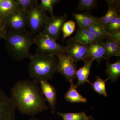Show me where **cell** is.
I'll list each match as a JSON object with an SVG mask.
<instances>
[{
    "label": "cell",
    "mask_w": 120,
    "mask_h": 120,
    "mask_svg": "<svg viewBox=\"0 0 120 120\" xmlns=\"http://www.w3.org/2000/svg\"><path fill=\"white\" fill-rule=\"evenodd\" d=\"M39 83L34 80H20L12 88L11 98L22 113L35 115L48 109Z\"/></svg>",
    "instance_id": "6da1fadb"
},
{
    "label": "cell",
    "mask_w": 120,
    "mask_h": 120,
    "mask_svg": "<svg viewBox=\"0 0 120 120\" xmlns=\"http://www.w3.org/2000/svg\"><path fill=\"white\" fill-rule=\"evenodd\" d=\"M34 35L26 30H10L7 32L4 39L5 46L13 60L20 61L31 58L33 55L30 52V48L34 44Z\"/></svg>",
    "instance_id": "7a4b0ae2"
},
{
    "label": "cell",
    "mask_w": 120,
    "mask_h": 120,
    "mask_svg": "<svg viewBox=\"0 0 120 120\" xmlns=\"http://www.w3.org/2000/svg\"><path fill=\"white\" fill-rule=\"evenodd\" d=\"M30 59L28 71L35 82L51 79L57 72L58 58L55 56L36 52Z\"/></svg>",
    "instance_id": "3957f363"
},
{
    "label": "cell",
    "mask_w": 120,
    "mask_h": 120,
    "mask_svg": "<svg viewBox=\"0 0 120 120\" xmlns=\"http://www.w3.org/2000/svg\"><path fill=\"white\" fill-rule=\"evenodd\" d=\"M27 26L31 34H38L41 31L49 16L46 11L42 8L38 1L26 13Z\"/></svg>",
    "instance_id": "277c9868"
},
{
    "label": "cell",
    "mask_w": 120,
    "mask_h": 120,
    "mask_svg": "<svg viewBox=\"0 0 120 120\" xmlns=\"http://www.w3.org/2000/svg\"><path fill=\"white\" fill-rule=\"evenodd\" d=\"M34 43L37 46V52L54 56L64 54L65 47L46 35L39 33L34 37Z\"/></svg>",
    "instance_id": "5b68a950"
},
{
    "label": "cell",
    "mask_w": 120,
    "mask_h": 120,
    "mask_svg": "<svg viewBox=\"0 0 120 120\" xmlns=\"http://www.w3.org/2000/svg\"><path fill=\"white\" fill-rule=\"evenodd\" d=\"M68 16L67 14H65L60 16L54 15L49 17L40 33L56 41L59 38L62 26L66 22Z\"/></svg>",
    "instance_id": "8992f818"
},
{
    "label": "cell",
    "mask_w": 120,
    "mask_h": 120,
    "mask_svg": "<svg viewBox=\"0 0 120 120\" xmlns=\"http://www.w3.org/2000/svg\"><path fill=\"white\" fill-rule=\"evenodd\" d=\"M57 72L64 76L71 82L76 78L77 70L76 63L73 59L67 54H62L58 56Z\"/></svg>",
    "instance_id": "52a82bcc"
},
{
    "label": "cell",
    "mask_w": 120,
    "mask_h": 120,
    "mask_svg": "<svg viewBox=\"0 0 120 120\" xmlns=\"http://www.w3.org/2000/svg\"><path fill=\"white\" fill-rule=\"evenodd\" d=\"M6 27L15 31L26 30V13L22 9L15 11L9 15L4 22Z\"/></svg>",
    "instance_id": "ba28073f"
},
{
    "label": "cell",
    "mask_w": 120,
    "mask_h": 120,
    "mask_svg": "<svg viewBox=\"0 0 120 120\" xmlns=\"http://www.w3.org/2000/svg\"><path fill=\"white\" fill-rule=\"evenodd\" d=\"M65 47V53L72 58L75 63L85 60L88 45H83L70 39Z\"/></svg>",
    "instance_id": "9c48e42d"
},
{
    "label": "cell",
    "mask_w": 120,
    "mask_h": 120,
    "mask_svg": "<svg viewBox=\"0 0 120 120\" xmlns=\"http://www.w3.org/2000/svg\"><path fill=\"white\" fill-rule=\"evenodd\" d=\"M105 53L104 39H100L88 45L84 60L94 59L99 64L104 58Z\"/></svg>",
    "instance_id": "30bf717a"
},
{
    "label": "cell",
    "mask_w": 120,
    "mask_h": 120,
    "mask_svg": "<svg viewBox=\"0 0 120 120\" xmlns=\"http://www.w3.org/2000/svg\"><path fill=\"white\" fill-rule=\"evenodd\" d=\"M40 87L45 98L53 110L55 109L56 103V92L55 87L47 80L40 81Z\"/></svg>",
    "instance_id": "8fae6325"
},
{
    "label": "cell",
    "mask_w": 120,
    "mask_h": 120,
    "mask_svg": "<svg viewBox=\"0 0 120 120\" xmlns=\"http://www.w3.org/2000/svg\"><path fill=\"white\" fill-rule=\"evenodd\" d=\"M72 15L79 28H87L100 23V17H95L88 12L73 13Z\"/></svg>",
    "instance_id": "7c38bea8"
},
{
    "label": "cell",
    "mask_w": 120,
    "mask_h": 120,
    "mask_svg": "<svg viewBox=\"0 0 120 120\" xmlns=\"http://www.w3.org/2000/svg\"><path fill=\"white\" fill-rule=\"evenodd\" d=\"M94 60V59H92L84 61V64L83 66L76 71V77L77 79V81L76 86L77 87L86 83L90 84L91 83L88 80V77L92 62Z\"/></svg>",
    "instance_id": "4fadbf2b"
},
{
    "label": "cell",
    "mask_w": 120,
    "mask_h": 120,
    "mask_svg": "<svg viewBox=\"0 0 120 120\" xmlns=\"http://www.w3.org/2000/svg\"><path fill=\"white\" fill-rule=\"evenodd\" d=\"M71 39L87 45L100 39H103L96 37L86 28L79 27L74 37Z\"/></svg>",
    "instance_id": "5bb4252c"
},
{
    "label": "cell",
    "mask_w": 120,
    "mask_h": 120,
    "mask_svg": "<svg viewBox=\"0 0 120 120\" xmlns=\"http://www.w3.org/2000/svg\"><path fill=\"white\" fill-rule=\"evenodd\" d=\"M19 9L15 0H0V20L4 22L9 15Z\"/></svg>",
    "instance_id": "9a60e30c"
},
{
    "label": "cell",
    "mask_w": 120,
    "mask_h": 120,
    "mask_svg": "<svg viewBox=\"0 0 120 120\" xmlns=\"http://www.w3.org/2000/svg\"><path fill=\"white\" fill-rule=\"evenodd\" d=\"M71 86L65 94V99L71 103H86L87 100L77 91V87L73 83L71 82Z\"/></svg>",
    "instance_id": "2e32d148"
},
{
    "label": "cell",
    "mask_w": 120,
    "mask_h": 120,
    "mask_svg": "<svg viewBox=\"0 0 120 120\" xmlns=\"http://www.w3.org/2000/svg\"><path fill=\"white\" fill-rule=\"evenodd\" d=\"M106 69L107 80L116 82L120 76V60L118 59L113 63H110L109 60H106Z\"/></svg>",
    "instance_id": "e0dca14e"
},
{
    "label": "cell",
    "mask_w": 120,
    "mask_h": 120,
    "mask_svg": "<svg viewBox=\"0 0 120 120\" xmlns=\"http://www.w3.org/2000/svg\"><path fill=\"white\" fill-rule=\"evenodd\" d=\"M85 28L99 38L105 39L108 38L109 37V32L106 31L104 27L100 23L95 24Z\"/></svg>",
    "instance_id": "ac0fdd59"
},
{
    "label": "cell",
    "mask_w": 120,
    "mask_h": 120,
    "mask_svg": "<svg viewBox=\"0 0 120 120\" xmlns=\"http://www.w3.org/2000/svg\"><path fill=\"white\" fill-rule=\"evenodd\" d=\"M107 81V79L104 80L98 76L95 82L94 83H91L90 84L95 92L106 97H108L106 88V83Z\"/></svg>",
    "instance_id": "d6986e66"
},
{
    "label": "cell",
    "mask_w": 120,
    "mask_h": 120,
    "mask_svg": "<svg viewBox=\"0 0 120 120\" xmlns=\"http://www.w3.org/2000/svg\"><path fill=\"white\" fill-rule=\"evenodd\" d=\"M57 114L62 120H87L88 116L85 112L76 113H64L58 112Z\"/></svg>",
    "instance_id": "ffe728a7"
},
{
    "label": "cell",
    "mask_w": 120,
    "mask_h": 120,
    "mask_svg": "<svg viewBox=\"0 0 120 120\" xmlns=\"http://www.w3.org/2000/svg\"><path fill=\"white\" fill-rule=\"evenodd\" d=\"M119 9L109 7L107 13L102 17H100V23L105 28L109 22L119 14Z\"/></svg>",
    "instance_id": "44dd1931"
},
{
    "label": "cell",
    "mask_w": 120,
    "mask_h": 120,
    "mask_svg": "<svg viewBox=\"0 0 120 120\" xmlns=\"http://www.w3.org/2000/svg\"><path fill=\"white\" fill-rule=\"evenodd\" d=\"M98 1L96 0H79L76 8L77 11H90L96 7Z\"/></svg>",
    "instance_id": "7402d4cb"
},
{
    "label": "cell",
    "mask_w": 120,
    "mask_h": 120,
    "mask_svg": "<svg viewBox=\"0 0 120 120\" xmlns=\"http://www.w3.org/2000/svg\"><path fill=\"white\" fill-rule=\"evenodd\" d=\"M75 23L73 20H69L64 23L61 30L64 40L73 34L75 31Z\"/></svg>",
    "instance_id": "603a6c76"
},
{
    "label": "cell",
    "mask_w": 120,
    "mask_h": 120,
    "mask_svg": "<svg viewBox=\"0 0 120 120\" xmlns=\"http://www.w3.org/2000/svg\"><path fill=\"white\" fill-rule=\"evenodd\" d=\"M105 29L109 33L120 31V16L118 14L114 17L106 27Z\"/></svg>",
    "instance_id": "cb8c5ba5"
},
{
    "label": "cell",
    "mask_w": 120,
    "mask_h": 120,
    "mask_svg": "<svg viewBox=\"0 0 120 120\" xmlns=\"http://www.w3.org/2000/svg\"><path fill=\"white\" fill-rule=\"evenodd\" d=\"M59 0H41L40 4L41 7L45 11H48L50 16L54 15L53 14V7L57 4L60 1Z\"/></svg>",
    "instance_id": "d4e9b609"
},
{
    "label": "cell",
    "mask_w": 120,
    "mask_h": 120,
    "mask_svg": "<svg viewBox=\"0 0 120 120\" xmlns=\"http://www.w3.org/2000/svg\"><path fill=\"white\" fill-rule=\"evenodd\" d=\"M20 8L26 13L38 1L35 0H15Z\"/></svg>",
    "instance_id": "484cf974"
},
{
    "label": "cell",
    "mask_w": 120,
    "mask_h": 120,
    "mask_svg": "<svg viewBox=\"0 0 120 120\" xmlns=\"http://www.w3.org/2000/svg\"><path fill=\"white\" fill-rule=\"evenodd\" d=\"M111 40V48L110 52L109 58L113 56H120V45L112 39Z\"/></svg>",
    "instance_id": "4316f807"
},
{
    "label": "cell",
    "mask_w": 120,
    "mask_h": 120,
    "mask_svg": "<svg viewBox=\"0 0 120 120\" xmlns=\"http://www.w3.org/2000/svg\"><path fill=\"white\" fill-rule=\"evenodd\" d=\"M108 38L112 39L120 45V31L109 33Z\"/></svg>",
    "instance_id": "83f0119b"
},
{
    "label": "cell",
    "mask_w": 120,
    "mask_h": 120,
    "mask_svg": "<svg viewBox=\"0 0 120 120\" xmlns=\"http://www.w3.org/2000/svg\"><path fill=\"white\" fill-rule=\"evenodd\" d=\"M4 22L0 20V39H5L7 32Z\"/></svg>",
    "instance_id": "f1b7e54d"
},
{
    "label": "cell",
    "mask_w": 120,
    "mask_h": 120,
    "mask_svg": "<svg viewBox=\"0 0 120 120\" xmlns=\"http://www.w3.org/2000/svg\"><path fill=\"white\" fill-rule=\"evenodd\" d=\"M109 7L119 9L120 7V1L116 0H106Z\"/></svg>",
    "instance_id": "f546056e"
},
{
    "label": "cell",
    "mask_w": 120,
    "mask_h": 120,
    "mask_svg": "<svg viewBox=\"0 0 120 120\" xmlns=\"http://www.w3.org/2000/svg\"><path fill=\"white\" fill-rule=\"evenodd\" d=\"M87 120H96L92 116H88V118Z\"/></svg>",
    "instance_id": "4dcf8cb0"
}]
</instances>
